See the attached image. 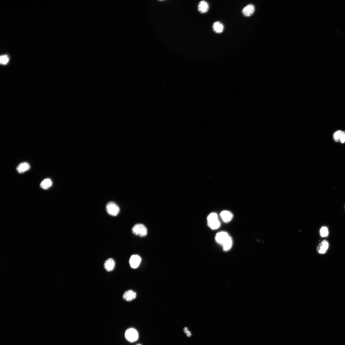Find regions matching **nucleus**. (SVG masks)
Returning a JSON list of instances; mask_svg holds the SVG:
<instances>
[{"label":"nucleus","mask_w":345,"mask_h":345,"mask_svg":"<svg viewBox=\"0 0 345 345\" xmlns=\"http://www.w3.org/2000/svg\"><path fill=\"white\" fill-rule=\"evenodd\" d=\"M207 224L212 230L218 229L220 227L221 224L219 220L217 215L215 213L210 214L207 217Z\"/></svg>","instance_id":"obj_1"},{"label":"nucleus","mask_w":345,"mask_h":345,"mask_svg":"<svg viewBox=\"0 0 345 345\" xmlns=\"http://www.w3.org/2000/svg\"><path fill=\"white\" fill-rule=\"evenodd\" d=\"M132 231L133 234L142 237H145L147 234L146 227L141 224L135 225L133 227Z\"/></svg>","instance_id":"obj_2"},{"label":"nucleus","mask_w":345,"mask_h":345,"mask_svg":"<svg viewBox=\"0 0 345 345\" xmlns=\"http://www.w3.org/2000/svg\"><path fill=\"white\" fill-rule=\"evenodd\" d=\"M106 209L107 213L109 215L113 216H115L118 215L120 211L119 206L113 202H110L107 203L106 206Z\"/></svg>","instance_id":"obj_3"},{"label":"nucleus","mask_w":345,"mask_h":345,"mask_svg":"<svg viewBox=\"0 0 345 345\" xmlns=\"http://www.w3.org/2000/svg\"><path fill=\"white\" fill-rule=\"evenodd\" d=\"M125 337L130 342H134L137 341L138 337V332L134 328L128 329L125 332Z\"/></svg>","instance_id":"obj_4"},{"label":"nucleus","mask_w":345,"mask_h":345,"mask_svg":"<svg viewBox=\"0 0 345 345\" xmlns=\"http://www.w3.org/2000/svg\"><path fill=\"white\" fill-rule=\"evenodd\" d=\"M229 237L228 233L222 231L217 234L215 239L218 244L223 246Z\"/></svg>","instance_id":"obj_5"},{"label":"nucleus","mask_w":345,"mask_h":345,"mask_svg":"<svg viewBox=\"0 0 345 345\" xmlns=\"http://www.w3.org/2000/svg\"><path fill=\"white\" fill-rule=\"evenodd\" d=\"M141 262V258L138 255H132L130 260L129 263L131 267L133 269L137 268Z\"/></svg>","instance_id":"obj_6"},{"label":"nucleus","mask_w":345,"mask_h":345,"mask_svg":"<svg viewBox=\"0 0 345 345\" xmlns=\"http://www.w3.org/2000/svg\"><path fill=\"white\" fill-rule=\"evenodd\" d=\"M328 246V242L326 240H324L317 247V251L320 254H324L327 252Z\"/></svg>","instance_id":"obj_7"},{"label":"nucleus","mask_w":345,"mask_h":345,"mask_svg":"<svg viewBox=\"0 0 345 345\" xmlns=\"http://www.w3.org/2000/svg\"><path fill=\"white\" fill-rule=\"evenodd\" d=\"M255 7L252 4H249L245 6L242 10V13L246 17L251 16L255 11Z\"/></svg>","instance_id":"obj_8"},{"label":"nucleus","mask_w":345,"mask_h":345,"mask_svg":"<svg viewBox=\"0 0 345 345\" xmlns=\"http://www.w3.org/2000/svg\"><path fill=\"white\" fill-rule=\"evenodd\" d=\"M220 216L223 221L226 223L230 222L233 218V215L228 211H223L220 214Z\"/></svg>","instance_id":"obj_9"},{"label":"nucleus","mask_w":345,"mask_h":345,"mask_svg":"<svg viewBox=\"0 0 345 345\" xmlns=\"http://www.w3.org/2000/svg\"><path fill=\"white\" fill-rule=\"evenodd\" d=\"M137 296L136 293L132 290H129L125 292L123 296V299L127 301H131L135 299Z\"/></svg>","instance_id":"obj_10"},{"label":"nucleus","mask_w":345,"mask_h":345,"mask_svg":"<svg viewBox=\"0 0 345 345\" xmlns=\"http://www.w3.org/2000/svg\"><path fill=\"white\" fill-rule=\"evenodd\" d=\"M115 264V262L113 258H108L105 262V269L108 272L111 271L114 269Z\"/></svg>","instance_id":"obj_11"},{"label":"nucleus","mask_w":345,"mask_h":345,"mask_svg":"<svg viewBox=\"0 0 345 345\" xmlns=\"http://www.w3.org/2000/svg\"><path fill=\"white\" fill-rule=\"evenodd\" d=\"M30 169L29 164L27 162H24L20 163L16 168L19 173L21 174L28 170Z\"/></svg>","instance_id":"obj_12"},{"label":"nucleus","mask_w":345,"mask_h":345,"mask_svg":"<svg viewBox=\"0 0 345 345\" xmlns=\"http://www.w3.org/2000/svg\"><path fill=\"white\" fill-rule=\"evenodd\" d=\"M209 6L208 3L205 1L200 2L198 5V11L201 13L207 12L209 10Z\"/></svg>","instance_id":"obj_13"},{"label":"nucleus","mask_w":345,"mask_h":345,"mask_svg":"<svg viewBox=\"0 0 345 345\" xmlns=\"http://www.w3.org/2000/svg\"><path fill=\"white\" fill-rule=\"evenodd\" d=\"M213 28L215 32L218 33H222L224 29L223 25L219 21L215 22L213 25Z\"/></svg>","instance_id":"obj_14"},{"label":"nucleus","mask_w":345,"mask_h":345,"mask_svg":"<svg viewBox=\"0 0 345 345\" xmlns=\"http://www.w3.org/2000/svg\"><path fill=\"white\" fill-rule=\"evenodd\" d=\"M52 183L51 179L49 178L45 179L42 182L40 186L44 190L48 189L52 185Z\"/></svg>","instance_id":"obj_15"},{"label":"nucleus","mask_w":345,"mask_h":345,"mask_svg":"<svg viewBox=\"0 0 345 345\" xmlns=\"http://www.w3.org/2000/svg\"><path fill=\"white\" fill-rule=\"evenodd\" d=\"M232 245V241L231 237H229L223 245V250L225 251L229 250Z\"/></svg>","instance_id":"obj_16"},{"label":"nucleus","mask_w":345,"mask_h":345,"mask_svg":"<svg viewBox=\"0 0 345 345\" xmlns=\"http://www.w3.org/2000/svg\"><path fill=\"white\" fill-rule=\"evenodd\" d=\"M342 131L341 130H337L333 134V139L335 142H338L340 141V136Z\"/></svg>","instance_id":"obj_17"},{"label":"nucleus","mask_w":345,"mask_h":345,"mask_svg":"<svg viewBox=\"0 0 345 345\" xmlns=\"http://www.w3.org/2000/svg\"><path fill=\"white\" fill-rule=\"evenodd\" d=\"M320 235L323 237H326L328 234V230L326 227H324L321 228L320 231Z\"/></svg>","instance_id":"obj_18"},{"label":"nucleus","mask_w":345,"mask_h":345,"mask_svg":"<svg viewBox=\"0 0 345 345\" xmlns=\"http://www.w3.org/2000/svg\"><path fill=\"white\" fill-rule=\"evenodd\" d=\"M9 61V58L6 55H4L1 56L0 58V62L1 64H2L5 65L8 63Z\"/></svg>","instance_id":"obj_19"},{"label":"nucleus","mask_w":345,"mask_h":345,"mask_svg":"<svg viewBox=\"0 0 345 345\" xmlns=\"http://www.w3.org/2000/svg\"><path fill=\"white\" fill-rule=\"evenodd\" d=\"M340 141L342 143L345 142V131H342L340 136Z\"/></svg>","instance_id":"obj_20"},{"label":"nucleus","mask_w":345,"mask_h":345,"mask_svg":"<svg viewBox=\"0 0 345 345\" xmlns=\"http://www.w3.org/2000/svg\"><path fill=\"white\" fill-rule=\"evenodd\" d=\"M184 331L188 337H190L191 335V332L188 331L187 328L185 327L184 329Z\"/></svg>","instance_id":"obj_21"},{"label":"nucleus","mask_w":345,"mask_h":345,"mask_svg":"<svg viewBox=\"0 0 345 345\" xmlns=\"http://www.w3.org/2000/svg\"></svg>","instance_id":"obj_22"}]
</instances>
